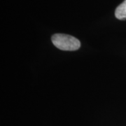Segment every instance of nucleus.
Here are the masks:
<instances>
[{
	"instance_id": "f257e3e1",
	"label": "nucleus",
	"mask_w": 126,
	"mask_h": 126,
	"mask_svg": "<svg viewBox=\"0 0 126 126\" xmlns=\"http://www.w3.org/2000/svg\"><path fill=\"white\" fill-rule=\"evenodd\" d=\"M53 45L60 50L73 51L81 46V43L77 38L64 34H55L51 38Z\"/></svg>"
},
{
	"instance_id": "f03ea898",
	"label": "nucleus",
	"mask_w": 126,
	"mask_h": 126,
	"mask_svg": "<svg viewBox=\"0 0 126 126\" xmlns=\"http://www.w3.org/2000/svg\"><path fill=\"white\" fill-rule=\"evenodd\" d=\"M115 16L119 20H126V0L116 8Z\"/></svg>"
}]
</instances>
